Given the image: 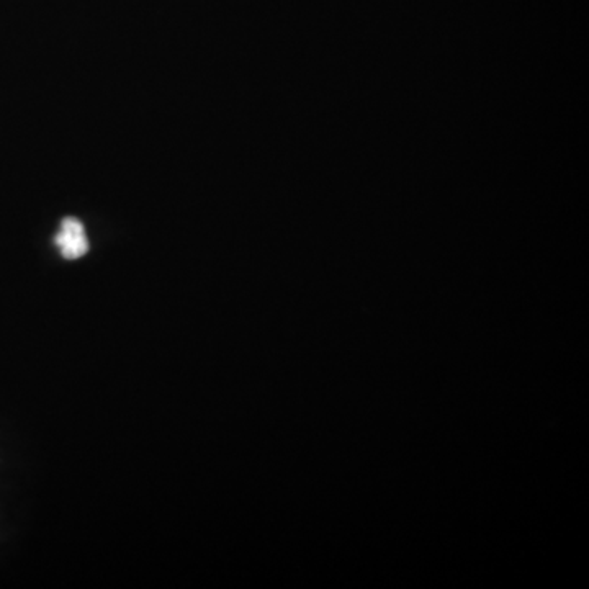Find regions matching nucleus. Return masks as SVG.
I'll list each match as a JSON object with an SVG mask.
<instances>
[{
  "instance_id": "1",
  "label": "nucleus",
  "mask_w": 589,
  "mask_h": 589,
  "mask_svg": "<svg viewBox=\"0 0 589 589\" xmlns=\"http://www.w3.org/2000/svg\"><path fill=\"white\" fill-rule=\"evenodd\" d=\"M54 243L58 246L64 259H69V261L86 256L89 251V239H87L84 225L72 216L64 218L59 233L54 238Z\"/></svg>"
}]
</instances>
